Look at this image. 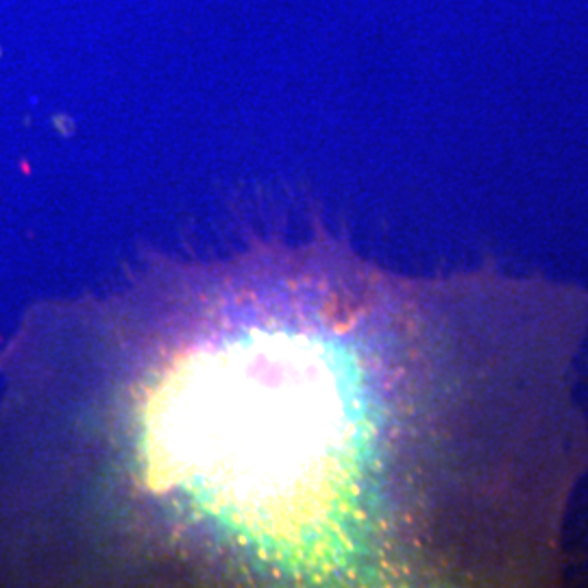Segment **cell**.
I'll return each instance as SVG.
<instances>
[{"mask_svg": "<svg viewBox=\"0 0 588 588\" xmlns=\"http://www.w3.org/2000/svg\"><path fill=\"white\" fill-rule=\"evenodd\" d=\"M217 356L192 358L175 377L166 428L155 437L199 458L188 469L231 473L253 491L275 486V502L321 536L368 529L370 500L381 497L397 462L399 406L379 360L340 329L277 332ZM349 540V532H347Z\"/></svg>", "mask_w": 588, "mask_h": 588, "instance_id": "obj_1", "label": "cell"}]
</instances>
